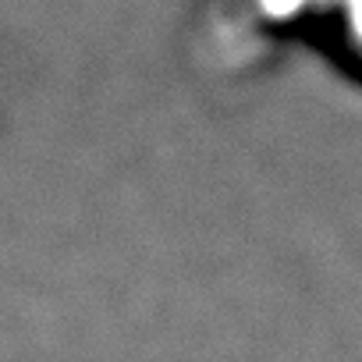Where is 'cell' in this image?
Here are the masks:
<instances>
[{
    "mask_svg": "<svg viewBox=\"0 0 362 362\" xmlns=\"http://www.w3.org/2000/svg\"><path fill=\"white\" fill-rule=\"evenodd\" d=\"M298 11L327 36L334 57L362 78V0H298Z\"/></svg>",
    "mask_w": 362,
    "mask_h": 362,
    "instance_id": "obj_1",
    "label": "cell"
}]
</instances>
